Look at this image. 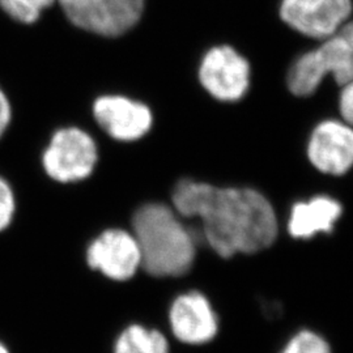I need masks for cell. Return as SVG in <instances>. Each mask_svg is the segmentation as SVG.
Masks as SVG:
<instances>
[{
    "mask_svg": "<svg viewBox=\"0 0 353 353\" xmlns=\"http://www.w3.org/2000/svg\"><path fill=\"white\" fill-rule=\"evenodd\" d=\"M178 212L201 217L210 246L223 258L252 254L270 248L278 236L271 203L252 189H220L191 179L173 192Z\"/></svg>",
    "mask_w": 353,
    "mask_h": 353,
    "instance_id": "6da1fadb",
    "label": "cell"
},
{
    "mask_svg": "<svg viewBox=\"0 0 353 353\" xmlns=\"http://www.w3.org/2000/svg\"><path fill=\"white\" fill-rule=\"evenodd\" d=\"M140 265L157 278L185 275L195 259V245L186 228L164 204L140 207L132 220Z\"/></svg>",
    "mask_w": 353,
    "mask_h": 353,
    "instance_id": "7a4b0ae2",
    "label": "cell"
},
{
    "mask_svg": "<svg viewBox=\"0 0 353 353\" xmlns=\"http://www.w3.org/2000/svg\"><path fill=\"white\" fill-rule=\"evenodd\" d=\"M353 30L351 24L314 51L300 57L290 67L288 87L296 96L314 93L323 77L332 74L336 83L345 85L353 75Z\"/></svg>",
    "mask_w": 353,
    "mask_h": 353,
    "instance_id": "3957f363",
    "label": "cell"
},
{
    "mask_svg": "<svg viewBox=\"0 0 353 353\" xmlns=\"http://www.w3.org/2000/svg\"><path fill=\"white\" fill-rule=\"evenodd\" d=\"M145 0H59L74 26L105 37H117L138 24Z\"/></svg>",
    "mask_w": 353,
    "mask_h": 353,
    "instance_id": "277c9868",
    "label": "cell"
},
{
    "mask_svg": "<svg viewBox=\"0 0 353 353\" xmlns=\"http://www.w3.org/2000/svg\"><path fill=\"white\" fill-rule=\"evenodd\" d=\"M97 161V148L83 130L63 128L54 134L43 153V168L58 182H75L90 176Z\"/></svg>",
    "mask_w": 353,
    "mask_h": 353,
    "instance_id": "5b68a950",
    "label": "cell"
},
{
    "mask_svg": "<svg viewBox=\"0 0 353 353\" xmlns=\"http://www.w3.org/2000/svg\"><path fill=\"white\" fill-rule=\"evenodd\" d=\"M352 11L351 0H283L281 19L307 37L334 36Z\"/></svg>",
    "mask_w": 353,
    "mask_h": 353,
    "instance_id": "8992f818",
    "label": "cell"
},
{
    "mask_svg": "<svg viewBox=\"0 0 353 353\" xmlns=\"http://www.w3.org/2000/svg\"><path fill=\"white\" fill-rule=\"evenodd\" d=\"M199 77L214 99L237 101L249 88L250 65L229 46L214 48L203 58Z\"/></svg>",
    "mask_w": 353,
    "mask_h": 353,
    "instance_id": "52a82bcc",
    "label": "cell"
},
{
    "mask_svg": "<svg viewBox=\"0 0 353 353\" xmlns=\"http://www.w3.org/2000/svg\"><path fill=\"white\" fill-rule=\"evenodd\" d=\"M87 262L90 268L100 271L106 278L125 281L139 268V246L134 236L125 230H106L89 245Z\"/></svg>",
    "mask_w": 353,
    "mask_h": 353,
    "instance_id": "ba28073f",
    "label": "cell"
},
{
    "mask_svg": "<svg viewBox=\"0 0 353 353\" xmlns=\"http://www.w3.org/2000/svg\"><path fill=\"white\" fill-rule=\"evenodd\" d=\"M169 323L176 339L190 345L212 341L219 331V319L208 299L199 292L178 296L169 310Z\"/></svg>",
    "mask_w": 353,
    "mask_h": 353,
    "instance_id": "9c48e42d",
    "label": "cell"
},
{
    "mask_svg": "<svg viewBox=\"0 0 353 353\" xmlns=\"http://www.w3.org/2000/svg\"><path fill=\"white\" fill-rule=\"evenodd\" d=\"M93 113L100 126L114 139H139L152 126L150 109L126 97H100L94 102Z\"/></svg>",
    "mask_w": 353,
    "mask_h": 353,
    "instance_id": "30bf717a",
    "label": "cell"
},
{
    "mask_svg": "<svg viewBox=\"0 0 353 353\" xmlns=\"http://www.w3.org/2000/svg\"><path fill=\"white\" fill-rule=\"evenodd\" d=\"M307 152L310 161L318 170L332 176H341L352 165V131L339 122H323L314 130Z\"/></svg>",
    "mask_w": 353,
    "mask_h": 353,
    "instance_id": "8fae6325",
    "label": "cell"
},
{
    "mask_svg": "<svg viewBox=\"0 0 353 353\" xmlns=\"http://www.w3.org/2000/svg\"><path fill=\"white\" fill-rule=\"evenodd\" d=\"M341 205L327 196H318L292 208L290 233L294 239H310L321 232H331L341 217Z\"/></svg>",
    "mask_w": 353,
    "mask_h": 353,
    "instance_id": "7c38bea8",
    "label": "cell"
},
{
    "mask_svg": "<svg viewBox=\"0 0 353 353\" xmlns=\"http://www.w3.org/2000/svg\"><path fill=\"white\" fill-rule=\"evenodd\" d=\"M114 353H169V344L160 331L132 325L118 336Z\"/></svg>",
    "mask_w": 353,
    "mask_h": 353,
    "instance_id": "4fadbf2b",
    "label": "cell"
},
{
    "mask_svg": "<svg viewBox=\"0 0 353 353\" xmlns=\"http://www.w3.org/2000/svg\"><path fill=\"white\" fill-rule=\"evenodd\" d=\"M54 1L55 0H0V7L13 20L23 24H33Z\"/></svg>",
    "mask_w": 353,
    "mask_h": 353,
    "instance_id": "5bb4252c",
    "label": "cell"
},
{
    "mask_svg": "<svg viewBox=\"0 0 353 353\" xmlns=\"http://www.w3.org/2000/svg\"><path fill=\"white\" fill-rule=\"evenodd\" d=\"M281 353H332L327 341L313 331L303 330L297 332L285 344Z\"/></svg>",
    "mask_w": 353,
    "mask_h": 353,
    "instance_id": "9a60e30c",
    "label": "cell"
},
{
    "mask_svg": "<svg viewBox=\"0 0 353 353\" xmlns=\"http://www.w3.org/2000/svg\"><path fill=\"white\" fill-rule=\"evenodd\" d=\"M14 214V196L10 185L0 178V232L7 229Z\"/></svg>",
    "mask_w": 353,
    "mask_h": 353,
    "instance_id": "2e32d148",
    "label": "cell"
},
{
    "mask_svg": "<svg viewBox=\"0 0 353 353\" xmlns=\"http://www.w3.org/2000/svg\"><path fill=\"white\" fill-rule=\"evenodd\" d=\"M339 108H341V113L343 115V118L348 123H351L353 117V88L351 83L344 85V89L341 92Z\"/></svg>",
    "mask_w": 353,
    "mask_h": 353,
    "instance_id": "e0dca14e",
    "label": "cell"
},
{
    "mask_svg": "<svg viewBox=\"0 0 353 353\" xmlns=\"http://www.w3.org/2000/svg\"><path fill=\"white\" fill-rule=\"evenodd\" d=\"M11 117H12L11 105H10L7 96L4 94V92L0 89V138L3 137V134L10 126Z\"/></svg>",
    "mask_w": 353,
    "mask_h": 353,
    "instance_id": "ac0fdd59",
    "label": "cell"
},
{
    "mask_svg": "<svg viewBox=\"0 0 353 353\" xmlns=\"http://www.w3.org/2000/svg\"><path fill=\"white\" fill-rule=\"evenodd\" d=\"M0 353H10L8 348L3 343H0Z\"/></svg>",
    "mask_w": 353,
    "mask_h": 353,
    "instance_id": "d6986e66",
    "label": "cell"
}]
</instances>
